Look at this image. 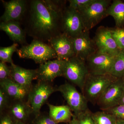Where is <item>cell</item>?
<instances>
[{"label":"cell","mask_w":124,"mask_h":124,"mask_svg":"<svg viewBox=\"0 0 124 124\" xmlns=\"http://www.w3.org/2000/svg\"><path fill=\"white\" fill-rule=\"evenodd\" d=\"M109 74L117 78L124 76V50H121L115 57Z\"/></svg>","instance_id":"cell-21"},{"label":"cell","mask_w":124,"mask_h":124,"mask_svg":"<svg viewBox=\"0 0 124 124\" xmlns=\"http://www.w3.org/2000/svg\"><path fill=\"white\" fill-rule=\"evenodd\" d=\"M0 124H13V123L10 116L7 115L1 118Z\"/></svg>","instance_id":"cell-32"},{"label":"cell","mask_w":124,"mask_h":124,"mask_svg":"<svg viewBox=\"0 0 124 124\" xmlns=\"http://www.w3.org/2000/svg\"><path fill=\"white\" fill-rule=\"evenodd\" d=\"M116 124H124V120H117Z\"/></svg>","instance_id":"cell-35"},{"label":"cell","mask_w":124,"mask_h":124,"mask_svg":"<svg viewBox=\"0 0 124 124\" xmlns=\"http://www.w3.org/2000/svg\"><path fill=\"white\" fill-rule=\"evenodd\" d=\"M49 116L56 123L70 122L73 115L68 105L54 106L48 103Z\"/></svg>","instance_id":"cell-19"},{"label":"cell","mask_w":124,"mask_h":124,"mask_svg":"<svg viewBox=\"0 0 124 124\" xmlns=\"http://www.w3.org/2000/svg\"><path fill=\"white\" fill-rule=\"evenodd\" d=\"M89 73L85 61L75 56L66 61L63 76L81 91Z\"/></svg>","instance_id":"cell-5"},{"label":"cell","mask_w":124,"mask_h":124,"mask_svg":"<svg viewBox=\"0 0 124 124\" xmlns=\"http://www.w3.org/2000/svg\"><path fill=\"white\" fill-rule=\"evenodd\" d=\"M0 84L1 88L8 95L18 100L24 98L29 90L15 82L11 78L0 81Z\"/></svg>","instance_id":"cell-18"},{"label":"cell","mask_w":124,"mask_h":124,"mask_svg":"<svg viewBox=\"0 0 124 124\" xmlns=\"http://www.w3.org/2000/svg\"><path fill=\"white\" fill-rule=\"evenodd\" d=\"M124 91V81L122 78H118L105 90L97 104L102 110L118 105Z\"/></svg>","instance_id":"cell-8"},{"label":"cell","mask_w":124,"mask_h":124,"mask_svg":"<svg viewBox=\"0 0 124 124\" xmlns=\"http://www.w3.org/2000/svg\"><path fill=\"white\" fill-rule=\"evenodd\" d=\"M122 79L123 80H124V77H122Z\"/></svg>","instance_id":"cell-37"},{"label":"cell","mask_w":124,"mask_h":124,"mask_svg":"<svg viewBox=\"0 0 124 124\" xmlns=\"http://www.w3.org/2000/svg\"><path fill=\"white\" fill-rule=\"evenodd\" d=\"M0 30L4 31L14 43L20 44L23 46L28 45L26 39V33L21 26L20 22H1Z\"/></svg>","instance_id":"cell-17"},{"label":"cell","mask_w":124,"mask_h":124,"mask_svg":"<svg viewBox=\"0 0 124 124\" xmlns=\"http://www.w3.org/2000/svg\"><path fill=\"white\" fill-rule=\"evenodd\" d=\"M107 16L113 17L116 27H124V1L114 0L108 7L107 11Z\"/></svg>","instance_id":"cell-20"},{"label":"cell","mask_w":124,"mask_h":124,"mask_svg":"<svg viewBox=\"0 0 124 124\" xmlns=\"http://www.w3.org/2000/svg\"><path fill=\"white\" fill-rule=\"evenodd\" d=\"M110 0H95L91 5L79 11L85 31H89L107 17V10L111 4Z\"/></svg>","instance_id":"cell-4"},{"label":"cell","mask_w":124,"mask_h":124,"mask_svg":"<svg viewBox=\"0 0 124 124\" xmlns=\"http://www.w3.org/2000/svg\"><path fill=\"white\" fill-rule=\"evenodd\" d=\"M75 56L86 61L90 55L97 51L93 39L90 37L89 31H85L76 38H71Z\"/></svg>","instance_id":"cell-12"},{"label":"cell","mask_w":124,"mask_h":124,"mask_svg":"<svg viewBox=\"0 0 124 124\" xmlns=\"http://www.w3.org/2000/svg\"><path fill=\"white\" fill-rule=\"evenodd\" d=\"M68 124H78L76 117L75 115H73V117H72V119L71 120L70 122H69Z\"/></svg>","instance_id":"cell-33"},{"label":"cell","mask_w":124,"mask_h":124,"mask_svg":"<svg viewBox=\"0 0 124 124\" xmlns=\"http://www.w3.org/2000/svg\"><path fill=\"white\" fill-rule=\"evenodd\" d=\"M66 1L28 0L26 11L20 22L28 36L48 42L63 33L62 13Z\"/></svg>","instance_id":"cell-1"},{"label":"cell","mask_w":124,"mask_h":124,"mask_svg":"<svg viewBox=\"0 0 124 124\" xmlns=\"http://www.w3.org/2000/svg\"><path fill=\"white\" fill-rule=\"evenodd\" d=\"M16 124H24L22 122H18Z\"/></svg>","instance_id":"cell-36"},{"label":"cell","mask_w":124,"mask_h":124,"mask_svg":"<svg viewBox=\"0 0 124 124\" xmlns=\"http://www.w3.org/2000/svg\"><path fill=\"white\" fill-rule=\"evenodd\" d=\"M66 61L55 59L40 64L37 70V79L40 81H53L55 78L63 76Z\"/></svg>","instance_id":"cell-13"},{"label":"cell","mask_w":124,"mask_h":124,"mask_svg":"<svg viewBox=\"0 0 124 124\" xmlns=\"http://www.w3.org/2000/svg\"><path fill=\"white\" fill-rule=\"evenodd\" d=\"M95 124H116L117 119L114 116L102 110L92 113Z\"/></svg>","instance_id":"cell-22"},{"label":"cell","mask_w":124,"mask_h":124,"mask_svg":"<svg viewBox=\"0 0 124 124\" xmlns=\"http://www.w3.org/2000/svg\"><path fill=\"white\" fill-rule=\"evenodd\" d=\"M93 40L97 52L116 56L121 50L112 37L109 28L101 26L98 28Z\"/></svg>","instance_id":"cell-9"},{"label":"cell","mask_w":124,"mask_h":124,"mask_svg":"<svg viewBox=\"0 0 124 124\" xmlns=\"http://www.w3.org/2000/svg\"><path fill=\"white\" fill-rule=\"evenodd\" d=\"M36 124H57L49 116H44L39 119Z\"/></svg>","instance_id":"cell-31"},{"label":"cell","mask_w":124,"mask_h":124,"mask_svg":"<svg viewBox=\"0 0 124 124\" xmlns=\"http://www.w3.org/2000/svg\"><path fill=\"white\" fill-rule=\"evenodd\" d=\"M48 44L55 51L57 59L67 61L75 56L71 38L64 33L52 38Z\"/></svg>","instance_id":"cell-15"},{"label":"cell","mask_w":124,"mask_h":124,"mask_svg":"<svg viewBox=\"0 0 124 124\" xmlns=\"http://www.w3.org/2000/svg\"><path fill=\"white\" fill-rule=\"evenodd\" d=\"M11 69L6 63L0 62V81L10 78Z\"/></svg>","instance_id":"cell-29"},{"label":"cell","mask_w":124,"mask_h":124,"mask_svg":"<svg viewBox=\"0 0 124 124\" xmlns=\"http://www.w3.org/2000/svg\"><path fill=\"white\" fill-rule=\"evenodd\" d=\"M11 113L19 120H24L27 116L29 110L24 104L19 103L15 104L11 109Z\"/></svg>","instance_id":"cell-25"},{"label":"cell","mask_w":124,"mask_h":124,"mask_svg":"<svg viewBox=\"0 0 124 124\" xmlns=\"http://www.w3.org/2000/svg\"><path fill=\"white\" fill-rule=\"evenodd\" d=\"M5 11L0 17L1 22L16 21L21 22L26 11L28 0H2Z\"/></svg>","instance_id":"cell-14"},{"label":"cell","mask_w":124,"mask_h":124,"mask_svg":"<svg viewBox=\"0 0 124 124\" xmlns=\"http://www.w3.org/2000/svg\"><path fill=\"white\" fill-rule=\"evenodd\" d=\"M85 31L79 12L69 6H66L62 13L63 33L70 38H74Z\"/></svg>","instance_id":"cell-7"},{"label":"cell","mask_w":124,"mask_h":124,"mask_svg":"<svg viewBox=\"0 0 124 124\" xmlns=\"http://www.w3.org/2000/svg\"><path fill=\"white\" fill-rule=\"evenodd\" d=\"M119 104L124 105V91L123 94H122V97H121L119 102Z\"/></svg>","instance_id":"cell-34"},{"label":"cell","mask_w":124,"mask_h":124,"mask_svg":"<svg viewBox=\"0 0 124 124\" xmlns=\"http://www.w3.org/2000/svg\"><path fill=\"white\" fill-rule=\"evenodd\" d=\"M102 111L114 116L117 120H124V105L118 104Z\"/></svg>","instance_id":"cell-28"},{"label":"cell","mask_w":124,"mask_h":124,"mask_svg":"<svg viewBox=\"0 0 124 124\" xmlns=\"http://www.w3.org/2000/svg\"><path fill=\"white\" fill-rule=\"evenodd\" d=\"M116 56L96 52L85 61L90 74L102 75L109 74Z\"/></svg>","instance_id":"cell-11"},{"label":"cell","mask_w":124,"mask_h":124,"mask_svg":"<svg viewBox=\"0 0 124 124\" xmlns=\"http://www.w3.org/2000/svg\"><path fill=\"white\" fill-rule=\"evenodd\" d=\"M117 79L110 74L94 75L89 73L82 91V94L87 101L94 105L107 88Z\"/></svg>","instance_id":"cell-2"},{"label":"cell","mask_w":124,"mask_h":124,"mask_svg":"<svg viewBox=\"0 0 124 124\" xmlns=\"http://www.w3.org/2000/svg\"><path fill=\"white\" fill-rule=\"evenodd\" d=\"M95 0H69V7L79 11L86 8Z\"/></svg>","instance_id":"cell-27"},{"label":"cell","mask_w":124,"mask_h":124,"mask_svg":"<svg viewBox=\"0 0 124 124\" xmlns=\"http://www.w3.org/2000/svg\"><path fill=\"white\" fill-rule=\"evenodd\" d=\"M62 94L73 115L77 116L88 109V102L82 93H79L73 85L66 83L56 89Z\"/></svg>","instance_id":"cell-6"},{"label":"cell","mask_w":124,"mask_h":124,"mask_svg":"<svg viewBox=\"0 0 124 124\" xmlns=\"http://www.w3.org/2000/svg\"><path fill=\"white\" fill-rule=\"evenodd\" d=\"M17 53L21 58L31 59L40 64L52 59H57V54L48 44L33 39L29 45H22Z\"/></svg>","instance_id":"cell-3"},{"label":"cell","mask_w":124,"mask_h":124,"mask_svg":"<svg viewBox=\"0 0 124 124\" xmlns=\"http://www.w3.org/2000/svg\"><path fill=\"white\" fill-rule=\"evenodd\" d=\"M112 37L121 50H124V27L109 28Z\"/></svg>","instance_id":"cell-24"},{"label":"cell","mask_w":124,"mask_h":124,"mask_svg":"<svg viewBox=\"0 0 124 124\" xmlns=\"http://www.w3.org/2000/svg\"><path fill=\"white\" fill-rule=\"evenodd\" d=\"M92 113L88 108L76 116L78 124H95L92 116Z\"/></svg>","instance_id":"cell-26"},{"label":"cell","mask_w":124,"mask_h":124,"mask_svg":"<svg viewBox=\"0 0 124 124\" xmlns=\"http://www.w3.org/2000/svg\"><path fill=\"white\" fill-rule=\"evenodd\" d=\"M18 44L14 43L10 46L7 47H0V60L1 62H8L11 64L13 63L12 59V55L17 50Z\"/></svg>","instance_id":"cell-23"},{"label":"cell","mask_w":124,"mask_h":124,"mask_svg":"<svg viewBox=\"0 0 124 124\" xmlns=\"http://www.w3.org/2000/svg\"><path fill=\"white\" fill-rule=\"evenodd\" d=\"M10 78L26 88L29 89L33 80L37 79V70L25 69L16 65L11 64Z\"/></svg>","instance_id":"cell-16"},{"label":"cell","mask_w":124,"mask_h":124,"mask_svg":"<svg viewBox=\"0 0 124 124\" xmlns=\"http://www.w3.org/2000/svg\"><path fill=\"white\" fill-rule=\"evenodd\" d=\"M7 94L4 90L0 89V110L2 111L6 106L7 102Z\"/></svg>","instance_id":"cell-30"},{"label":"cell","mask_w":124,"mask_h":124,"mask_svg":"<svg viewBox=\"0 0 124 124\" xmlns=\"http://www.w3.org/2000/svg\"><path fill=\"white\" fill-rule=\"evenodd\" d=\"M57 90L48 82L40 81L29 93L28 102L30 108L36 114L39 113L42 105Z\"/></svg>","instance_id":"cell-10"}]
</instances>
